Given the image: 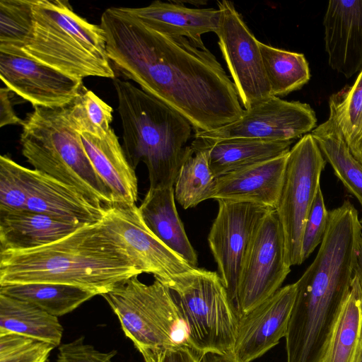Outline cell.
<instances>
[{
  "label": "cell",
  "instance_id": "6da1fadb",
  "mask_svg": "<svg viewBox=\"0 0 362 362\" xmlns=\"http://www.w3.org/2000/svg\"><path fill=\"white\" fill-rule=\"evenodd\" d=\"M100 25L112 67L182 115L195 132L242 116L233 81L207 48L153 30L122 7L106 9Z\"/></svg>",
  "mask_w": 362,
  "mask_h": 362
},
{
  "label": "cell",
  "instance_id": "7a4b0ae2",
  "mask_svg": "<svg viewBox=\"0 0 362 362\" xmlns=\"http://www.w3.org/2000/svg\"><path fill=\"white\" fill-rule=\"evenodd\" d=\"M141 274L100 221L42 247L0 252V286L65 284L102 296Z\"/></svg>",
  "mask_w": 362,
  "mask_h": 362
},
{
  "label": "cell",
  "instance_id": "3957f363",
  "mask_svg": "<svg viewBox=\"0 0 362 362\" xmlns=\"http://www.w3.org/2000/svg\"><path fill=\"white\" fill-rule=\"evenodd\" d=\"M122 127V148L135 170L143 162L151 189L174 187L189 154L194 129L182 115L127 80L113 79Z\"/></svg>",
  "mask_w": 362,
  "mask_h": 362
},
{
  "label": "cell",
  "instance_id": "277c9868",
  "mask_svg": "<svg viewBox=\"0 0 362 362\" xmlns=\"http://www.w3.org/2000/svg\"><path fill=\"white\" fill-rule=\"evenodd\" d=\"M30 1V16L23 39L15 47H3L17 49L76 78H115L100 25L77 15L67 1Z\"/></svg>",
  "mask_w": 362,
  "mask_h": 362
},
{
  "label": "cell",
  "instance_id": "5b68a950",
  "mask_svg": "<svg viewBox=\"0 0 362 362\" xmlns=\"http://www.w3.org/2000/svg\"><path fill=\"white\" fill-rule=\"evenodd\" d=\"M22 154L35 170L72 186L106 208L112 194L95 170L67 107L33 106L22 124Z\"/></svg>",
  "mask_w": 362,
  "mask_h": 362
},
{
  "label": "cell",
  "instance_id": "8992f818",
  "mask_svg": "<svg viewBox=\"0 0 362 362\" xmlns=\"http://www.w3.org/2000/svg\"><path fill=\"white\" fill-rule=\"evenodd\" d=\"M102 296L145 362H158L167 349L188 345L185 326L170 291L158 279L147 285L134 276Z\"/></svg>",
  "mask_w": 362,
  "mask_h": 362
},
{
  "label": "cell",
  "instance_id": "52a82bcc",
  "mask_svg": "<svg viewBox=\"0 0 362 362\" xmlns=\"http://www.w3.org/2000/svg\"><path fill=\"white\" fill-rule=\"evenodd\" d=\"M163 284L185 326L189 348L200 356L233 353L238 317L219 274L194 267Z\"/></svg>",
  "mask_w": 362,
  "mask_h": 362
},
{
  "label": "cell",
  "instance_id": "ba28073f",
  "mask_svg": "<svg viewBox=\"0 0 362 362\" xmlns=\"http://www.w3.org/2000/svg\"><path fill=\"white\" fill-rule=\"evenodd\" d=\"M326 160L310 133L302 136L288 153L284 178L275 209L282 228L286 260L300 265L305 221L318 189Z\"/></svg>",
  "mask_w": 362,
  "mask_h": 362
},
{
  "label": "cell",
  "instance_id": "9c48e42d",
  "mask_svg": "<svg viewBox=\"0 0 362 362\" xmlns=\"http://www.w3.org/2000/svg\"><path fill=\"white\" fill-rule=\"evenodd\" d=\"M290 272L282 228L273 209L257 227L240 270L235 301L238 319L277 291Z\"/></svg>",
  "mask_w": 362,
  "mask_h": 362
},
{
  "label": "cell",
  "instance_id": "30bf717a",
  "mask_svg": "<svg viewBox=\"0 0 362 362\" xmlns=\"http://www.w3.org/2000/svg\"><path fill=\"white\" fill-rule=\"evenodd\" d=\"M317 117L311 106L272 95L244 110L237 120L209 132L194 133L193 143L208 145L230 139L295 141L312 132Z\"/></svg>",
  "mask_w": 362,
  "mask_h": 362
},
{
  "label": "cell",
  "instance_id": "8fae6325",
  "mask_svg": "<svg viewBox=\"0 0 362 362\" xmlns=\"http://www.w3.org/2000/svg\"><path fill=\"white\" fill-rule=\"evenodd\" d=\"M221 19L215 33L238 98L247 109L272 96L259 42L233 2L218 1Z\"/></svg>",
  "mask_w": 362,
  "mask_h": 362
},
{
  "label": "cell",
  "instance_id": "7c38bea8",
  "mask_svg": "<svg viewBox=\"0 0 362 362\" xmlns=\"http://www.w3.org/2000/svg\"><path fill=\"white\" fill-rule=\"evenodd\" d=\"M217 201L218 211L208 243L235 311L238 282L245 257L257 227L273 209L249 202Z\"/></svg>",
  "mask_w": 362,
  "mask_h": 362
},
{
  "label": "cell",
  "instance_id": "4fadbf2b",
  "mask_svg": "<svg viewBox=\"0 0 362 362\" xmlns=\"http://www.w3.org/2000/svg\"><path fill=\"white\" fill-rule=\"evenodd\" d=\"M100 222L141 273L151 274L165 283L194 268L148 230L136 204L113 202L105 208Z\"/></svg>",
  "mask_w": 362,
  "mask_h": 362
},
{
  "label": "cell",
  "instance_id": "5bb4252c",
  "mask_svg": "<svg viewBox=\"0 0 362 362\" xmlns=\"http://www.w3.org/2000/svg\"><path fill=\"white\" fill-rule=\"evenodd\" d=\"M0 77L11 91L33 106L69 105L82 88V79L28 57L17 49L0 47Z\"/></svg>",
  "mask_w": 362,
  "mask_h": 362
},
{
  "label": "cell",
  "instance_id": "9a60e30c",
  "mask_svg": "<svg viewBox=\"0 0 362 362\" xmlns=\"http://www.w3.org/2000/svg\"><path fill=\"white\" fill-rule=\"evenodd\" d=\"M296 289V282L281 287L240 317L233 350L238 362L259 358L286 337Z\"/></svg>",
  "mask_w": 362,
  "mask_h": 362
},
{
  "label": "cell",
  "instance_id": "2e32d148",
  "mask_svg": "<svg viewBox=\"0 0 362 362\" xmlns=\"http://www.w3.org/2000/svg\"><path fill=\"white\" fill-rule=\"evenodd\" d=\"M21 175L27 194V209L82 226L102 220L105 208L76 188L22 165Z\"/></svg>",
  "mask_w": 362,
  "mask_h": 362
},
{
  "label": "cell",
  "instance_id": "e0dca14e",
  "mask_svg": "<svg viewBox=\"0 0 362 362\" xmlns=\"http://www.w3.org/2000/svg\"><path fill=\"white\" fill-rule=\"evenodd\" d=\"M328 64L349 78L362 69V0H332L322 21Z\"/></svg>",
  "mask_w": 362,
  "mask_h": 362
},
{
  "label": "cell",
  "instance_id": "ac0fdd59",
  "mask_svg": "<svg viewBox=\"0 0 362 362\" xmlns=\"http://www.w3.org/2000/svg\"><path fill=\"white\" fill-rule=\"evenodd\" d=\"M288 153L217 177L213 199L249 202L275 209Z\"/></svg>",
  "mask_w": 362,
  "mask_h": 362
},
{
  "label": "cell",
  "instance_id": "d6986e66",
  "mask_svg": "<svg viewBox=\"0 0 362 362\" xmlns=\"http://www.w3.org/2000/svg\"><path fill=\"white\" fill-rule=\"evenodd\" d=\"M127 13L163 34L185 37L201 48H206L202 35L216 33L221 12L214 8H187L178 1H155L140 8L122 7Z\"/></svg>",
  "mask_w": 362,
  "mask_h": 362
},
{
  "label": "cell",
  "instance_id": "ffe728a7",
  "mask_svg": "<svg viewBox=\"0 0 362 362\" xmlns=\"http://www.w3.org/2000/svg\"><path fill=\"white\" fill-rule=\"evenodd\" d=\"M81 141L95 170L110 190L113 202L136 204L138 180L118 137L111 128L103 137L82 133Z\"/></svg>",
  "mask_w": 362,
  "mask_h": 362
},
{
  "label": "cell",
  "instance_id": "44dd1931",
  "mask_svg": "<svg viewBox=\"0 0 362 362\" xmlns=\"http://www.w3.org/2000/svg\"><path fill=\"white\" fill-rule=\"evenodd\" d=\"M81 227L28 209L0 210V252L42 247Z\"/></svg>",
  "mask_w": 362,
  "mask_h": 362
},
{
  "label": "cell",
  "instance_id": "7402d4cb",
  "mask_svg": "<svg viewBox=\"0 0 362 362\" xmlns=\"http://www.w3.org/2000/svg\"><path fill=\"white\" fill-rule=\"evenodd\" d=\"M138 208L148 230L189 265L197 267V255L177 211L174 187L149 188Z\"/></svg>",
  "mask_w": 362,
  "mask_h": 362
},
{
  "label": "cell",
  "instance_id": "603a6c76",
  "mask_svg": "<svg viewBox=\"0 0 362 362\" xmlns=\"http://www.w3.org/2000/svg\"><path fill=\"white\" fill-rule=\"evenodd\" d=\"M294 141H267L253 139H230L193 146L205 147L209 163L217 178L233 171L286 154Z\"/></svg>",
  "mask_w": 362,
  "mask_h": 362
},
{
  "label": "cell",
  "instance_id": "cb8c5ba5",
  "mask_svg": "<svg viewBox=\"0 0 362 362\" xmlns=\"http://www.w3.org/2000/svg\"><path fill=\"white\" fill-rule=\"evenodd\" d=\"M362 342V287L354 274L321 362H358Z\"/></svg>",
  "mask_w": 362,
  "mask_h": 362
},
{
  "label": "cell",
  "instance_id": "d4e9b609",
  "mask_svg": "<svg viewBox=\"0 0 362 362\" xmlns=\"http://www.w3.org/2000/svg\"><path fill=\"white\" fill-rule=\"evenodd\" d=\"M2 332L16 333L57 347L61 344L63 327L57 317L37 305L0 293V333Z\"/></svg>",
  "mask_w": 362,
  "mask_h": 362
},
{
  "label": "cell",
  "instance_id": "484cf974",
  "mask_svg": "<svg viewBox=\"0 0 362 362\" xmlns=\"http://www.w3.org/2000/svg\"><path fill=\"white\" fill-rule=\"evenodd\" d=\"M326 162L362 209V163L351 153L335 122L329 117L310 133ZM362 226V218L360 219Z\"/></svg>",
  "mask_w": 362,
  "mask_h": 362
},
{
  "label": "cell",
  "instance_id": "4316f807",
  "mask_svg": "<svg viewBox=\"0 0 362 362\" xmlns=\"http://www.w3.org/2000/svg\"><path fill=\"white\" fill-rule=\"evenodd\" d=\"M0 293L31 303L57 317L96 296L81 288L46 283L0 286Z\"/></svg>",
  "mask_w": 362,
  "mask_h": 362
},
{
  "label": "cell",
  "instance_id": "83f0119b",
  "mask_svg": "<svg viewBox=\"0 0 362 362\" xmlns=\"http://www.w3.org/2000/svg\"><path fill=\"white\" fill-rule=\"evenodd\" d=\"M190 146L174 185L175 199L185 209L213 199L216 186V177L209 167L208 148Z\"/></svg>",
  "mask_w": 362,
  "mask_h": 362
},
{
  "label": "cell",
  "instance_id": "f1b7e54d",
  "mask_svg": "<svg viewBox=\"0 0 362 362\" xmlns=\"http://www.w3.org/2000/svg\"><path fill=\"white\" fill-rule=\"evenodd\" d=\"M272 95L284 96L300 89L310 79L303 54L284 50L259 42Z\"/></svg>",
  "mask_w": 362,
  "mask_h": 362
},
{
  "label": "cell",
  "instance_id": "f546056e",
  "mask_svg": "<svg viewBox=\"0 0 362 362\" xmlns=\"http://www.w3.org/2000/svg\"><path fill=\"white\" fill-rule=\"evenodd\" d=\"M329 117L340 129L352 155L362 163V69L355 81L329 98Z\"/></svg>",
  "mask_w": 362,
  "mask_h": 362
},
{
  "label": "cell",
  "instance_id": "4dcf8cb0",
  "mask_svg": "<svg viewBox=\"0 0 362 362\" xmlns=\"http://www.w3.org/2000/svg\"><path fill=\"white\" fill-rule=\"evenodd\" d=\"M66 107L69 120L80 134L103 137L111 129L112 108L84 86Z\"/></svg>",
  "mask_w": 362,
  "mask_h": 362
},
{
  "label": "cell",
  "instance_id": "1f68e13d",
  "mask_svg": "<svg viewBox=\"0 0 362 362\" xmlns=\"http://www.w3.org/2000/svg\"><path fill=\"white\" fill-rule=\"evenodd\" d=\"M55 347L12 332L0 333V362H48Z\"/></svg>",
  "mask_w": 362,
  "mask_h": 362
},
{
  "label": "cell",
  "instance_id": "d6a6232c",
  "mask_svg": "<svg viewBox=\"0 0 362 362\" xmlns=\"http://www.w3.org/2000/svg\"><path fill=\"white\" fill-rule=\"evenodd\" d=\"M30 16V0H1L0 46L14 47L21 42Z\"/></svg>",
  "mask_w": 362,
  "mask_h": 362
},
{
  "label": "cell",
  "instance_id": "836d02e7",
  "mask_svg": "<svg viewBox=\"0 0 362 362\" xmlns=\"http://www.w3.org/2000/svg\"><path fill=\"white\" fill-rule=\"evenodd\" d=\"M21 165L6 155L0 157V210L27 209Z\"/></svg>",
  "mask_w": 362,
  "mask_h": 362
},
{
  "label": "cell",
  "instance_id": "e575fe53",
  "mask_svg": "<svg viewBox=\"0 0 362 362\" xmlns=\"http://www.w3.org/2000/svg\"><path fill=\"white\" fill-rule=\"evenodd\" d=\"M329 211L326 209L321 187L318 189L304 226L302 240L303 262L321 244L329 223Z\"/></svg>",
  "mask_w": 362,
  "mask_h": 362
},
{
  "label": "cell",
  "instance_id": "d590c367",
  "mask_svg": "<svg viewBox=\"0 0 362 362\" xmlns=\"http://www.w3.org/2000/svg\"><path fill=\"white\" fill-rule=\"evenodd\" d=\"M57 362H112L116 350L104 353L84 342L83 337L58 346Z\"/></svg>",
  "mask_w": 362,
  "mask_h": 362
},
{
  "label": "cell",
  "instance_id": "8d00e7d4",
  "mask_svg": "<svg viewBox=\"0 0 362 362\" xmlns=\"http://www.w3.org/2000/svg\"><path fill=\"white\" fill-rule=\"evenodd\" d=\"M201 358L187 345L180 344L167 349L158 362H200Z\"/></svg>",
  "mask_w": 362,
  "mask_h": 362
},
{
  "label": "cell",
  "instance_id": "74e56055",
  "mask_svg": "<svg viewBox=\"0 0 362 362\" xmlns=\"http://www.w3.org/2000/svg\"><path fill=\"white\" fill-rule=\"evenodd\" d=\"M11 90L5 87L0 89V127L10 124H23V120L15 113L10 99Z\"/></svg>",
  "mask_w": 362,
  "mask_h": 362
},
{
  "label": "cell",
  "instance_id": "f35d334b",
  "mask_svg": "<svg viewBox=\"0 0 362 362\" xmlns=\"http://www.w3.org/2000/svg\"><path fill=\"white\" fill-rule=\"evenodd\" d=\"M200 362H238L233 353L206 352L201 358Z\"/></svg>",
  "mask_w": 362,
  "mask_h": 362
},
{
  "label": "cell",
  "instance_id": "ab89813d",
  "mask_svg": "<svg viewBox=\"0 0 362 362\" xmlns=\"http://www.w3.org/2000/svg\"><path fill=\"white\" fill-rule=\"evenodd\" d=\"M355 274L358 277V281L362 287V235L360 238L358 244V251L357 255Z\"/></svg>",
  "mask_w": 362,
  "mask_h": 362
},
{
  "label": "cell",
  "instance_id": "60d3db41",
  "mask_svg": "<svg viewBox=\"0 0 362 362\" xmlns=\"http://www.w3.org/2000/svg\"><path fill=\"white\" fill-rule=\"evenodd\" d=\"M358 362H362V342H361V348L360 356H359Z\"/></svg>",
  "mask_w": 362,
  "mask_h": 362
}]
</instances>
